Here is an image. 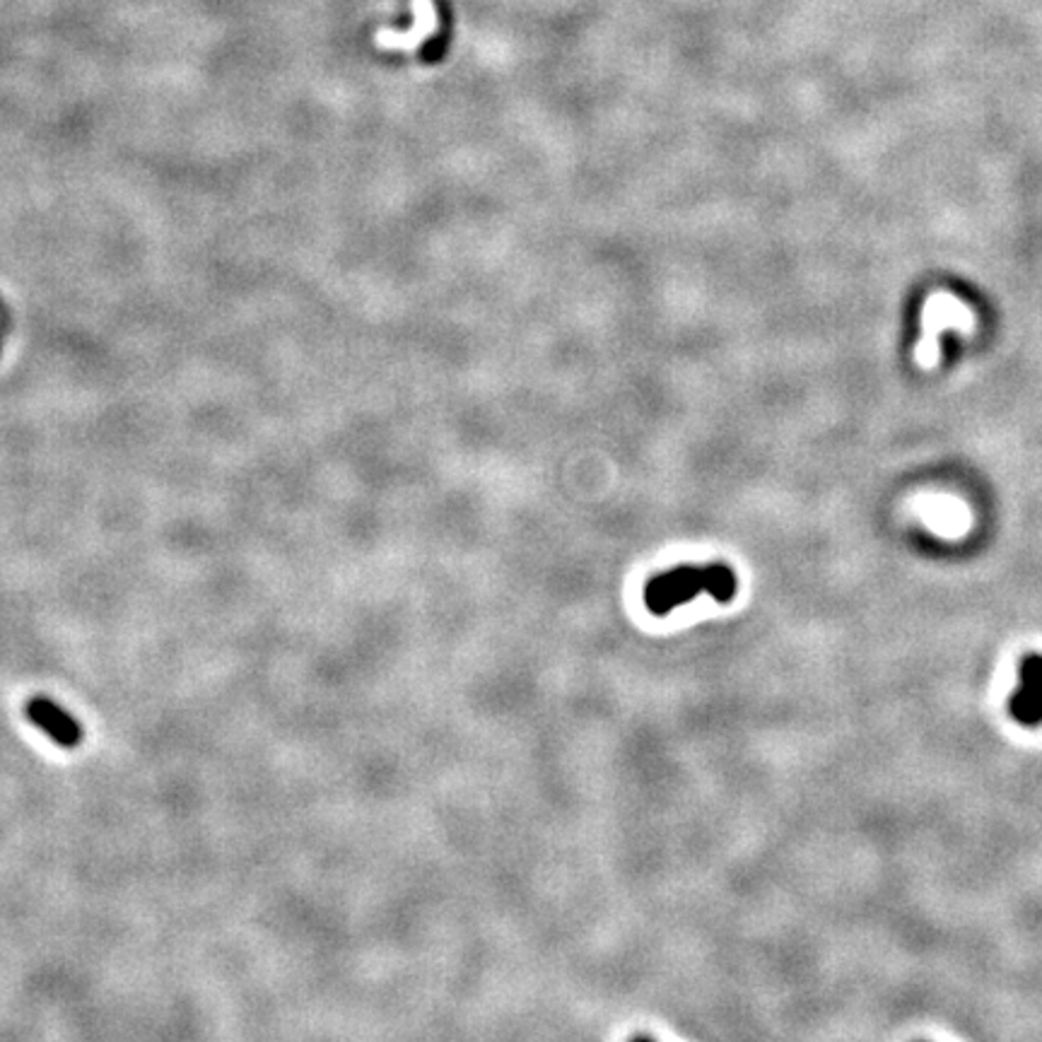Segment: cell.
Returning <instances> with one entry per match:
<instances>
[{
    "instance_id": "cell-1",
    "label": "cell",
    "mask_w": 1042,
    "mask_h": 1042,
    "mask_svg": "<svg viewBox=\"0 0 1042 1042\" xmlns=\"http://www.w3.org/2000/svg\"><path fill=\"white\" fill-rule=\"evenodd\" d=\"M737 591L739 577L729 565H685L649 579L645 587V606L651 615L664 618L701 594H709L717 603H731L737 599Z\"/></svg>"
},
{
    "instance_id": "cell-2",
    "label": "cell",
    "mask_w": 1042,
    "mask_h": 1042,
    "mask_svg": "<svg viewBox=\"0 0 1042 1042\" xmlns=\"http://www.w3.org/2000/svg\"><path fill=\"white\" fill-rule=\"evenodd\" d=\"M919 340L915 346V362L919 370H937L941 358V336L958 334L961 338L975 336L977 316L970 306L949 290H934L922 304Z\"/></svg>"
},
{
    "instance_id": "cell-3",
    "label": "cell",
    "mask_w": 1042,
    "mask_h": 1042,
    "mask_svg": "<svg viewBox=\"0 0 1042 1042\" xmlns=\"http://www.w3.org/2000/svg\"><path fill=\"white\" fill-rule=\"evenodd\" d=\"M917 512L931 531L941 536H961L973 524V514L963 500L953 495H927L917 502Z\"/></svg>"
},
{
    "instance_id": "cell-4",
    "label": "cell",
    "mask_w": 1042,
    "mask_h": 1042,
    "mask_svg": "<svg viewBox=\"0 0 1042 1042\" xmlns=\"http://www.w3.org/2000/svg\"><path fill=\"white\" fill-rule=\"evenodd\" d=\"M27 717L34 727L46 731V737L54 739L58 745H63V749H76L82 741V727L61 705L49 701V697H34V701H30Z\"/></svg>"
},
{
    "instance_id": "cell-5",
    "label": "cell",
    "mask_w": 1042,
    "mask_h": 1042,
    "mask_svg": "<svg viewBox=\"0 0 1042 1042\" xmlns=\"http://www.w3.org/2000/svg\"><path fill=\"white\" fill-rule=\"evenodd\" d=\"M418 10H420V25L418 30H413L408 34H394V32H382L379 34V44L382 46H401V49H413V46H416L418 42H422L425 37H430V34L435 32L437 27V22H435V15L428 18V22H422L425 15H428V10H430V0H418Z\"/></svg>"
}]
</instances>
